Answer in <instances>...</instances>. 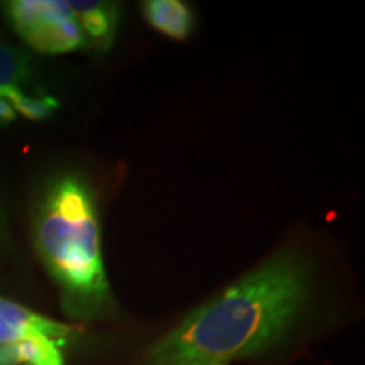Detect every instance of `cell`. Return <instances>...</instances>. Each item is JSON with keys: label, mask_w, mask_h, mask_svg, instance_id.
Here are the masks:
<instances>
[{"label": "cell", "mask_w": 365, "mask_h": 365, "mask_svg": "<svg viewBox=\"0 0 365 365\" xmlns=\"http://www.w3.org/2000/svg\"><path fill=\"white\" fill-rule=\"evenodd\" d=\"M33 242L71 318L102 319L113 312L97 200L83 178L70 173L49 182L36 210Z\"/></svg>", "instance_id": "2"}, {"label": "cell", "mask_w": 365, "mask_h": 365, "mask_svg": "<svg viewBox=\"0 0 365 365\" xmlns=\"http://www.w3.org/2000/svg\"><path fill=\"white\" fill-rule=\"evenodd\" d=\"M0 322L7 323L17 330H21L26 336L43 335L48 339L65 344L68 336H71L76 330L65 323L53 322V319L43 317V314L31 312L22 304L14 301L0 298Z\"/></svg>", "instance_id": "6"}, {"label": "cell", "mask_w": 365, "mask_h": 365, "mask_svg": "<svg viewBox=\"0 0 365 365\" xmlns=\"http://www.w3.org/2000/svg\"><path fill=\"white\" fill-rule=\"evenodd\" d=\"M68 7L71 9L88 44L103 51L112 48L118 26V7L115 4L70 0Z\"/></svg>", "instance_id": "4"}, {"label": "cell", "mask_w": 365, "mask_h": 365, "mask_svg": "<svg viewBox=\"0 0 365 365\" xmlns=\"http://www.w3.org/2000/svg\"><path fill=\"white\" fill-rule=\"evenodd\" d=\"M9 242V220H7V210L4 207L2 196H0V249Z\"/></svg>", "instance_id": "11"}, {"label": "cell", "mask_w": 365, "mask_h": 365, "mask_svg": "<svg viewBox=\"0 0 365 365\" xmlns=\"http://www.w3.org/2000/svg\"><path fill=\"white\" fill-rule=\"evenodd\" d=\"M6 95L11 100L17 115H22L29 120H44L51 117L59 107L58 100L49 95H27L22 88L11 86L6 88Z\"/></svg>", "instance_id": "9"}, {"label": "cell", "mask_w": 365, "mask_h": 365, "mask_svg": "<svg viewBox=\"0 0 365 365\" xmlns=\"http://www.w3.org/2000/svg\"><path fill=\"white\" fill-rule=\"evenodd\" d=\"M63 344L43 335H34L12 344L17 365H65Z\"/></svg>", "instance_id": "7"}, {"label": "cell", "mask_w": 365, "mask_h": 365, "mask_svg": "<svg viewBox=\"0 0 365 365\" xmlns=\"http://www.w3.org/2000/svg\"><path fill=\"white\" fill-rule=\"evenodd\" d=\"M309 281L304 255H272L150 346L148 365H228L266 352L303 312Z\"/></svg>", "instance_id": "1"}, {"label": "cell", "mask_w": 365, "mask_h": 365, "mask_svg": "<svg viewBox=\"0 0 365 365\" xmlns=\"http://www.w3.org/2000/svg\"><path fill=\"white\" fill-rule=\"evenodd\" d=\"M188 365H225V364H188Z\"/></svg>", "instance_id": "12"}, {"label": "cell", "mask_w": 365, "mask_h": 365, "mask_svg": "<svg viewBox=\"0 0 365 365\" xmlns=\"http://www.w3.org/2000/svg\"><path fill=\"white\" fill-rule=\"evenodd\" d=\"M33 76L31 56L14 46L0 44V90L24 85Z\"/></svg>", "instance_id": "8"}, {"label": "cell", "mask_w": 365, "mask_h": 365, "mask_svg": "<svg viewBox=\"0 0 365 365\" xmlns=\"http://www.w3.org/2000/svg\"><path fill=\"white\" fill-rule=\"evenodd\" d=\"M6 12L14 29L34 51L61 54L88 46L68 2L59 0H12Z\"/></svg>", "instance_id": "3"}, {"label": "cell", "mask_w": 365, "mask_h": 365, "mask_svg": "<svg viewBox=\"0 0 365 365\" xmlns=\"http://www.w3.org/2000/svg\"><path fill=\"white\" fill-rule=\"evenodd\" d=\"M143 12L154 29L175 41L190 38L195 27L193 11L180 0H148Z\"/></svg>", "instance_id": "5"}, {"label": "cell", "mask_w": 365, "mask_h": 365, "mask_svg": "<svg viewBox=\"0 0 365 365\" xmlns=\"http://www.w3.org/2000/svg\"><path fill=\"white\" fill-rule=\"evenodd\" d=\"M17 117L16 108L9 97L6 95V88L0 90V129L6 127L7 124H11L14 118Z\"/></svg>", "instance_id": "10"}]
</instances>
